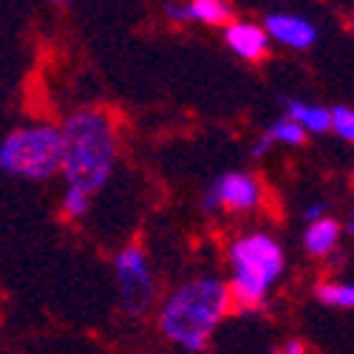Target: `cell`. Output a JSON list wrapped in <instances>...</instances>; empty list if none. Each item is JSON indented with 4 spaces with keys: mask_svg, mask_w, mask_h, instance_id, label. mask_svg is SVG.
Listing matches in <instances>:
<instances>
[{
    "mask_svg": "<svg viewBox=\"0 0 354 354\" xmlns=\"http://www.w3.org/2000/svg\"><path fill=\"white\" fill-rule=\"evenodd\" d=\"M272 354H312V348H309L304 340H286V343H281Z\"/></svg>",
    "mask_w": 354,
    "mask_h": 354,
    "instance_id": "e0dca14e",
    "label": "cell"
},
{
    "mask_svg": "<svg viewBox=\"0 0 354 354\" xmlns=\"http://www.w3.org/2000/svg\"><path fill=\"white\" fill-rule=\"evenodd\" d=\"M261 182L247 170H230L204 190L201 210L204 213H252L261 204Z\"/></svg>",
    "mask_w": 354,
    "mask_h": 354,
    "instance_id": "8992f818",
    "label": "cell"
},
{
    "mask_svg": "<svg viewBox=\"0 0 354 354\" xmlns=\"http://www.w3.org/2000/svg\"><path fill=\"white\" fill-rule=\"evenodd\" d=\"M329 133L340 136L343 142H354V111L348 105L329 108Z\"/></svg>",
    "mask_w": 354,
    "mask_h": 354,
    "instance_id": "5bb4252c",
    "label": "cell"
},
{
    "mask_svg": "<svg viewBox=\"0 0 354 354\" xmlns=\"http://www.w3.org/2000/svg\"><path fill=\"white\" fill-rule=\"evenodd\" d=\"M60 131V176L66 187H74L85 196L100 193L116 167V125L111 113L100 108H77L71 111Z\"/></svg>",
    "mask_w": 354,
    "mask_h": 354,
    "instance_id": "6da1fadb",
    "label": "cell"
},
{
    "mask_svg": "<svg viewBox=\"0 0 354 354\" xmlns=\"http://www.w3.org/2000/svg\"><path fill=\"white\" fill-rule=\"evenodd\" d=\"M165 15L173 20V23H187V12H185V3H165Z\"/></svg>",
    "mask_w": 354,
    "mask_h": 354,
    "instance_id": "ac0fdd59",
    "label": "cell"
},
{
    "mask_svg": "<svg viewBox=\"0 0 354 354\" xmlns=\"http://www.w3.org/2000/svg\"><path fill=\"white\" fill-rule=\"evenodd\" d=\"M263 136H267L270 142H272V147L275 145H286V147H301L304 142H306V133L295 125L292 120H286V116H281V120H275L267 131H263Z\"/></svg>",
    "mask_w": 354,
    "mask_h": 354,
    "instance_id": "4fadbf2b",
    "label": "cell"
},
{
    "mask_svg": "<svg viewBox=\"0 0 354 354\" xmlns=\"http://www.w3.org/2000/svg\"><path fill=\"white\" fill-rule=\"evenodd\" d=\"M227 261H230L227 289L232 304H239L241 309L261 306L286 270L283 247L278 244L275 235L261 230L239 235L227 250Z\"/></svg>",
    "mask_w": 354,
    "mask_h": 354,
    "instance_id": "3957f363",
    "label": "cell"
},
{
    "mask_svg": "<svg viewBox=\"0 0 354 354\" xmlns=\"http://www.w3.org/2000/svg\"><path fill=\"white\" fill-rule=\"evenodd\" d=\"M232 309L224 278L198 275L176 286L159 306V332L185 354H204L210 335Z\"/></svg>",
    "mask_w": 354,
    "mask_h": 354,
    "instance_id": "7a4b0ae2",
    "label": "cell"
},
{
    "mask_svg": "<svg viewBox=\"0 0 354 354\" xmlns=\"http://www.w3.org/2000/svg\"><path fill=\"white\" fill-rule=\"evenodd\" d=\"M326 210H329L326 201H312V204H306V207H304V221H306V224H315V221H320V218H326V216H329Z\"/></svg>",
    "mask_w": 354,
    "mask_h": 354,
    "instance_id": "2e32d148",
    "label": "cell"
},
{
    "mask_svg": "<svg viewBox=\"0 0 354 354\" xmlns=\"http://www.w3.org/2000/svg\"><path fill=\"white\" fill-rule=\"evenodd\" d=\"M60 131L48 122L20 125L0 142V170L23 182H48L60 176Z\"/></svg>",
    "mask_w": 354,
    "mask_h": 354,
    "instance_id": "277c9868",
    "label": "cell"
},
{
    "mask_svg": "<svg viewBox=\"0 0 354 354\" xmlns=\"http://www.w3.org/2000/svg\"><path fill=\"white\" fill-rule=\"evenodd\" d=\"M263 32H267L270 43H278L283 48H295V51H306L317 43L320 32L317 26L298 12H270L263 17Z\"/></svg>",
    "mask_w": 354,
    "mask_h": 354,
    "instance_id": "52a82bcc",
    "label": "cell"
},
{
    "mask_svg": "<svg viewBox=\"0 0 354 354\" xmlns=\"http://www.w3.org/2000/svg\"><path fill=\"white\" fill-rule=\"evenodd\" d=\"M113 275L120 286V304L125 315L142 317L156 301V278L145 250L139 244H128L113 255Z\"/></svg>",
    "mask_w": 354,
    "mask_h": 354,
    "instance_id": "5b68a950",
    "label": "cell"
},
{
    "mask_svg": "<svg viewBox=\"0 0 354 354\" xmlns=\"http://www.w3.org/2000/svg\"><path fill=\"white\" fill-rule=\"evenodd\" d=\"M224 43L235 57H241L247 63H261L270 54L267 32L252 20H230L224 26Z\"/></svg>",
    "mask_w": 354,
    "mask_h": 354,
    "instance_id": "ba28073f",
    "label": "cell"
},
{
    "mask_svg": "<svg viewBox=\"0 0 354 354\" xmlns=\"http://www.w3.org/2000/svg\"><path fill=\"white\" fill-rule=\"evenodd\" d=\"M340 221L326 216V218H320L315 224H306L304 230V250L312 255V258H326L332 255L337 247H340Z\"/></svg>",
    "mask_w": 354,
    "mask_h": 354,
    "instance_id": "30bf717a",
    "label": "cell"
},
{
    "mask_svg": "<svg viewBox=\"0 0 354 354\" xmlns=\"http://www.w3.org/2000/svg\"><path fill=\"white\" fill-rule=\"evenodd\" d=\"M270 151H272V142L261 133V136L252 142V151H250V153H252V156H263V153H270Z\"/></svg>",
    "mask_w": 354,
    "mask_h": 354,
    "instance_id": "d6986e66",
    "label": "cell"
},
{
    "mask_svg": "<svg viewBox=\"0 0 354 354\" xmlns=\"http://www.w3.org/2000/svg\"><path fill=\"white\" fill-rule=\"evenodd\" d=\"M88 210H91V196H85L74 187L63 190V216L66 218H82Z\"/></svg>",
    "mask_w": 354,
    "mask_h": 354,
    "instance_id": "9a60e30c",
    "label": "cell"
},
{
    "mask_svg": "<svg viewBox=\"0 0 354 354\" xmlns=\"http://www.w3.org/2000/svg\"><path fill=\"white\" fill-rule=\"evenodd\" d=\"M187 23H201V26H227L235 12L227 0H185Z\"/></svg>",
    "mask_w": 354,
    "mask_h": 354,
    "instance_id": "8fae6325",
    "label": "cell"
},
{
    "mask_svg": "<svg viewBox=\"0 0 354 354\" xmlns=\"http://www.w3.org/2000/svg\"><path fill=\"white\" fill-rule=\"evenodd\" d=\"M315 298L329 309H351L354 306V286L348 281H323L315 289Z\"/></svg>",
    "mask_w": 354,
    "mask_h": 354,
    "instance_id": "7c38bea8",
    "label": "cell"
},
{
    "mask_svg": "<svg viewBox=\"0 0 354 354\" xmlns=\"http://www.w3.org/2000/svg\"><path fill=\"white\" fill-rule=\"evenodd\" d=\"M281 105L286 108V120H292L306 136L309 133H329V108L320 102H306V100H295V97H283Z\"/></svg>",
    "mask_w": 354,
    "mask_h": 354,
    "instance_id": "9c48e42d",
    "label": "cell"
}]
</instances>
